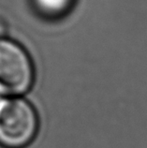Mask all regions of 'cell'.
I'll return each instance as SVG.
<instances>
[{"label":"cell","instance_id":"6da1fadb","mask_svg":"<svg viewBox=\"0 0 147 148\" xmlns=\"http://www.w3.org/2000/svg\"><path fill=\"white\" fill-rule=\"evenodd\" d=\"M38 117L33 105L21 97L0 99V145L24 148L36 137Z\"/></svg>","mask_w":147,"mask_h":148},{"label":"cell","instance_id":"7a4b0ae2","mask_svg":"<svg viewBox=\"0 0 147 148\" xmlns=\"http://www.w3.org/2000/svg\"><path fill=\"white\" fill-rule=\"evenodd\" d=\"M33 82L34 66L26 50L16 41L0 38V95L20 97Z\"/></svg>","mask_w":147,"mask_h":148},{"label":"cell","instance_id":"3957f363","mask_svg":"<svg viewBox=\"0 0 147 148\" xmlns=\"http://www.w3.org/2000/svg\"><path fill=\"white\" fill-rule=\"evenodd\" d=\"M76 0H33V5L42 16L59 18L72 9Z\"/></svg>","mask_w":147,"mask_h":148}]
</instances>
